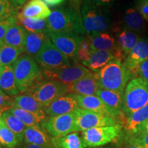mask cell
Returning <instances> with one entry per match:
<instances>
[{
  "mask_svg": "<svg viewBox=\"0 0 148 148\" xmlns=\"http://www.w3.org/2000/svg\"><path fill=\"white\" fill-rule=\"evenodd\" d=\"M95 75L99 88L123 92L129 81L134 78L132 72L119 59H114Z\"/></svg>",
  "mask_w": 148,
  "mask_h": 148,
  "instance_id": "cell-1",
  "label": "cell"
},
{
  "mask_svg": "<svg viewBox=\"0 0 148 148\" xmlns=\"http://www.w3.org/2000/svg\"><path fill=\"white\" fill-rule=\"evenodd\" d=\"M47 21L49 32H67L79 36L86 34L80 12L71 5L53 10Z\"/></svg>",
  "mask_w": 148,
  "mask_h": 148,
  "instance_id": "cell-2",
  "label": "cell"
},
{
  "mask_svg": "<svg viewBox=\"0 0 148 148\" xmlns=\"http://www.w3.org/2000/svg\"><path fill=\"white\" fill-rule=\"evenodd\" d=\"M81 15L85 32L88 36L104 32L112 26L110 12L104 7L85 0L82 5Z\"/></svg>",
  "mask_w": 148,
  "mask_h": 148,
  "instance_id": "cell-3",
  "label": "cell"
},
{
  "mask_svg": "<svg viewBox=\"0 0 148 148\" xmlns=\"http://www.w3.org/2000/svg\"><path fill=\"white\" fill-rule=\"evenodd\" d=\"M16 84L20 92H27L34 84L42 80V74L36 60L29 55L18 57L13 64Z\"/></svg>",
  "mask_w": 148,
  "mask_h": 148,
  "instance_id": "cell-4",
  "label": "cell"
},
{
  "mask_svg": "<svg viewBox=\"0 0 148 148\" xmlns=\"http://www.w3.org/2000/svg\"><path fill=\"white\" fill-rule=\"evenodd\" d=\"M148 104V82L140 77L129 81L124 90L123 112L126 116Z\"/></svg>",
  "mask_w": 148,
  "mask_h": 148,
  "instance_id": "cell-5",
  "label": "cell"
},
{
  "mask_svg": "<svg viewBox=\"0 0 148 148\" xmlns=\"http://www.w3.org/2000/svg\"><path fill=\"white\" fill-rule=\"evenodd\" d=\"M26 92L45 108L56 99L69 92V84L51 79L41 80L34 84Z\"/></svg>",
  "mask_w": 148,
  "mask_h": 148,
  "instance_id": "cell-6",
  "label": "cell"
},
{
  "mask_svg": "<svg viewBox=\"0 0 148 148\" xmlns=\"http://www.w3.org/2000/svg\"><path fill=\"white\" fill-rule=\"evenodd\" d=\"M35 60L45 69H59L71 66L69 58L58 50L49 38L35 55Z\"/></svg>",
  "mask_w": 148,
  "mask_h": 148,
  "instance_id": "cell-7",
  "label": "cell"
},
{
  "mask_svg": "<svg viewBox=\"0 0 148 148\" xmlns=\"http://www.w3.org/2000/svg\"><path fill=\"white\" fill-rule=\"evenodd\" d=\"M121 124L110 126H103L83 131L82 139L84 147H95L102 146L114 141L121 132Z\"/></svg>",
  "mask_w": 148,
  "mask_h": 148,
  "instance_id": "cell-8",
  "label": "cell"
},
{
  "mask_svg": "<svg viewBox=\"0 0 148 148\" xmlns=\"http://www.w3.org/2000/svg\"><path fill=\"white\" fill-rule=\"evenodd\" d=\"M42 127L54 138L62 137L71 133L79 131L75 112L50 116L42 122Z\"/></svg>",
  "mask_w": 148,
  "mask_h": 148,
  "instance_id": "cell-9",
  "label": "cell"
},
{
  "mask_svg": "<svg viewBox=\"0 0 148 148\" xmlns=\"http://www.w3.org/2000/svg\"><path fill=\"white\" fill-rule=\"evenodd\" d=\"M74 112L76 114L77 125L79 131H85L93 127L110 126L120 124L117 119L92 111L77 108Z\"/></svg>",
  "mask_w": 148,
  "mask_h": 148,
  "instance_id": "cell-10",
  "label": "cell"
},
{
  "mask_svg": "<svg viewBox=\"0 0 148 148\" xmlns=\"http://www.w3.org/2000/svg\"><path fill=\"white\" fill-rule=\"evenodd\" d=\"M92 73L93 72L87 67L79 64L63 69H45L42 71L43 76H45V78L59 81L66 84H71Z\"/></svg>",
  "mask_w": 148,
  "mask_h": 148,
  "instance_id": "cell-11",
  "label": "cell"
},
{
  "mask_svg": "<svg viewBox=\"0 0 148 148\" xmlns=\"http://www.w3.org/2000/svg\"><path fill=\"white\" fill-rule=\"evenodd\" d=\"M47 36L51 42L64 55L68 58L77 60L79 45L83 36L67 32H49Z\"/></svg>",
  "mask_w": 148,
  "mask_h": 148,
  "instance_id": "cell-12",
  "label": "cell"
},
{
  "mask_svg": "<svg viewBox=\"0 0 148 148\" xmlns=\"http://www.w3.org/2000/svg\"><path fill=\"white\" fill-rule=\"evenodd\" d=\"M76 97L79 108L111 116L117 119L119 122L123 121L124 118L125 114L123 111L110 108L97 95H76Z\"/></svg>",
  "mask_w": 148,
  "mask_h": 148,
  "instance_id": "cell-13",
  "label": "cell"
},
{
  "mask_svg": "<svg viewBox=\"0 0 148 148\" xmlns=\"http://www.w3.org/2000/svg\"><path fill=\"white\" fill-rule=\"evenodd\" d=\"M91 51L101 50L110 51L115 59L123 60V53L117 45L115 38L107 32H101L88 36Z\"/></svg>",
  "mask_w": 148,
  "mask_h": 148,
  "instance_id": "cell-14",
  "label": "cell"
},
{
  "mask_svg": "<svg viewBox=\"0 0 148 148\" xmlns=\"http://www.w3.org/2000/svg\"><path fill=\"white\" fill-rule=\"evenodd\" d=\"M77 108L78 104L76 94L70 92L61 96L45 107V112L48 116H55L74 112Z\"/></svg>",
  "mask_w": 148,
  "mask_h": 148,
  "instance_id": "cell-15",
  "label": "cell"
},
{
  "mask_svg": "<svg viewBox=\"0 0 148 148\" xmlns=\"http://www.w3.org/2000/svg\"><path fill=\"white\" fill-rule=\"evenodd\" d=\"M27 111L36 116L40 122L44 121L47 119L45 107L32 96L27 95H18L14 98V106Z\"/></svg>",
  "mask_w": 148,
  "mask_h": 148,
  "instance_id": "cell-16",
  "label": "cell"
},
{
  "mask_svg": "<svg viewBox=\"0 0 148 148\" xmlns=\"http://www.w3.org/2000/svg\"><path fill=\"white\" fill-rule=\"evenodd\" d=\"M147 59L148 39L140 38L126 56L124 64L134 74V71L137 66Z\"/></svg>",
  "mask_w": 148,
  "mask_h": 148,
  "instance_id": "cell-17",
  "label": "cell"
},
{
  "mask_svg": "<svg viewBox=\"0 0 148 148\" xmlns=\"http://www.w3.org/2000/svg\"><path fill=\"white\" fill-rule=\"evenodd\" d=\"M148 120V104L127 116L125 130L130 136L141 132Z\"/></svg>",
  "mask_w": 148,
  "mask_h": 148,
  "instance_id": "cell-18",
  "label": "cell"
},
{
  "mask_svg": "<svg viewBox=\"0 0 148 148\" xmlns=\"http://www.w3.org/2000/svg\"><path fill=\"white\" fill-rule=\"evenodd\" d=\"M97 79L95 73L79 79L69 84V92L81 95H95L99 89Z\"/></svg>",
  "mask_w": 148,
  "mask_h": 148,
  "instance_id": "cell-19",
  "label": "cell"
},
{
  "mask_svg": "<svg viewBox=\"0 0 148 148\" xmlns=\"http://www.w3.org/2000/svg\"><path fill=\"white\" fill-rule=\"evenodd\" d=\"M24 142L26 144L41 146L45 147H54L52 139L41 127H27L24 133Z\"/></svg>",
  "mask_w": 148,
  "mask_h": 148,
  "instance_id": "cell-20",
  "label": "cell"
},
{
  "mask_svg": "<svg viewBox=\"0 0 148 148\" xmlns=\"http://www.w3.org/2000/svg\"><path fill=\"white\" fill-rule=\"evenodd\" d=\"M51 13L50 9L42 0H29L24 5L19 14L23 17L45 19Z\"/></svg>",
  "mask_w": 148,
  "mask_h": 148,
  "instance_id": "cell-21",
  "label": "cell"
},
{
  "mask_svg": "<svg viewBox=\"0 0 148 148\" xmlns=\"http://www.w3.org/2000/svg\"><path fill=\"white\" fill-rule=\"evenodd\" d=\"M27 32L17 23H14L9 27L3 39V43L12 46L24 51Z\"/></svg>",
  "mask_w": 148,
  "mask_h": 148,
  "instance_id": "cell-22",
  "label": "cell"
},
{
  "mask_svg": "<svg viewBox=\"0 0 148 148\" xmlns=\"http://www.w3.org/2000/svg\"><path fill=\"white\" fill-rule=\"evenodd\" d=\"M0 89L10 97L18 95L20 92L16 84L12 65L3 66L0 75Z\"/></svg>",
  "mask_w": 148,
  "mask_h": 148,
  "instance_id": "cell-23",
  "label": "cell"
},
{
  "mask_svg": "<svg viewBox=\"0 0 148 148\" xmlns=\"http://www.w3.org/2000/svg\"><path fill=\"white\" fill-rule=\"evenodd\" d=\"M115 59L110 51L96 50L91 51L90 58L86 62H82L88 69L92 72H98L106 64Z\"/></svg>",
  "mask_w": 148,
  "mask_h": 148,
  "instance_id": "cell-24",
  "label": "cell"
},
{
  "mask_svg": "<svg viewBox=\"0 0 148 148\" xmlns=\"http://www.w3.org/2000/svg\"><path fill=\"white\" fill-rule=\"evenodd\" d=\"M105 104L114 110L123 111L124 105V92H119L99 88L96 95Z\"/></svg>",
  "mask_w": 148,
  "mask_h": 148,
  "instance_id": "cell-25",
  "label": "cell"
},
{
  "mask_svg": "<svg viewBox=\"0 0 148 148\" xmlns=\"http://www.w3.org/2000/svg\"><path fill=\"white\" fill-rule=\"evenodd\" d=\"M16 23L28 32H42L48 34L49 29L47 19L23 17L19 13L16 14Z\"/></svg>",
  "mask_w": 148,
  "mask_h": 148,
  "instance_id": "cell-26",
  "label": "cell"
},
{
  "mask_svg": "<svg viewBox=\"0 0 148 148\" xmlns=\"http://www.w3.org/2000/svg\"><path fill=\"white\" fill-rule=\"evenodd\" d=\"M123 20L127 29L138 34L145 30V19L135 8H130L125 10Z\"/></svg>",
  "mask_w": 148,
  "mask_h": 148,
  "instance_id": "cell-27",
  "label": "cell"
},
{
  "mask_svg": "<svg viewBox=\"0 0 148 148\" xmlns=\"http://www.w3.org/2000/svg\"><path fill=\"white\" fill-rule=\"evenodd\" d=\"M140 39L138 33L125 29L117 34V45L125 56H127L136 42Z\"/></svg>",
  "mask_w": 148,
  "mask_h": 148,
  "instance_id": "cell-28",
  "label": "cell"
},
{
  "mask_svg": "<svg viewBox=\"0 0 148 148\" xmlns=\"http://www.w3.org/2000/svg\"><path fill=\"white\" fill-rule=\"evenodd\" d=\"M49 38L47 34L42 32H27L24 52L27 55H36L45 40Z\"/></svg>",
  "mask_w": 148,
  "mask_h": 148,
  "instance_id": "cell-29",
  "label": "cell"
},
{
  "mask_svg": "<svg viewBox=\"0 0 148 148\" xmlns=\"http://www.w3.org/2000/svg\"><path fill=\"white\" fill-rule=\"evenodd\" d=\"M1 118L9 128L17 136L19 142L24 138V133L26 129V126L21 120L14 115L8 109L3 110Z\"/></svg>",
  "mask_w": 148,
  "mask_h": 148,
  "instance_id": "cell-30",
  "label": "cell"
},
{
  "mask_svg": "<svg viewBox=\"0 0 148 148\" xmlns=\"http://www.w3.org/2000/svg\"><path fill=\"white\" fill-rule=\"evenodd\" d=\"M55 148H84L82 139L77 132H73L62 137L52 139Z\"/></svg>",
  "mask_w": 148,
  "mask_h": 148,
  "instance_id": "cell-31",
  "label": "cell"
},
{
  "mask_svg": "<svg viewBox=\"0 0 148 148\" xmlns=\"http://www.w3.org/2000/svg\"><path fill=\"white\" fill-rule=\"evenodd\" d=\"M24 52L21 49L3 43L0 45V62L3 66L12 65L17 60L18 56Z\"/></svg>",
  "mask_w": 148,
  "mask_h": 148,
  "instance_id": "cell-32",
  "label": "cell"
},
{
  "mask_svg": "<svg viewBox=\"0 0 148 148\" xmlns=\"http://www.w3.org/2000/svg\"><path fill=\"white\" fill-rule=\"evenodd\" d=\"M0 143L5 148H14L19 143L17 136L7 126L2 118L0 123Z\"/></svg>",
  "mask_w": 148,
  "mask_h": 148,
  "instance_id": "cell-33",
  "label": "cell"
},
{
  "mask_svg": "<svg viewBox=\"0 0 148 148\" xmlns=\"http://www.w3.org/2000/svg\"><path fill=\"white\" fill-rule=\"evenodd\" d=\"M9 110L12 112L14 115L18 117L21 121L23 122L26 127H40V122L38 119L30 112L23 110V109L16 108L12 106V108H9Z\"/></svg>",
  "mask_w": 148,
  "mask_h": 148,
  "instance_id": "cell-34",
  "label": "cell"
},
{
  "mask_svg": "<svg viewBox=\"0 0 148 148\" xmlns=\"http://www.w3.org/2000/svg\"><path fill=\"white\" fill-rule=\"evenodd\" d=\"M18 8L12 0H0V22L16 16Z\"/></svg>",
  "mask_w": 148,
  "mask_h": 148,
  "instance_id": "cell-35",
  "label": "cell"
},
{
  "mask_svg": "<svg viewBox=\"0 0 148 148\" xmlns=\"http://www.w3.org/2000/svg\"><path fill=\"white\" fill-rule=\"evenodd\" d=\"M90 54H91V49H90V40L88 37L87 38L83 37L79 45L77 59L81 60L82 62H86L90 58Z\"/></svg>",
  "mask_w": 148,
  "mask_h": 148,
  "instance_id": "cell-36",
  "label": "cell"
},
{
  "mask_svg": "<svg viewBox=\"0 0 148 148\" xmlns=\"http://www.w3.org/2000/svg\"><path fill=\"white\" fill-rule=\"evenodd\" d=\"M129 143H134L143 146L145 148H148V133L144 131L132 135L130 137Z\"/></svg>",
  "mask_w": 148,
  "mask_h": 148,
  "instance_id": "cell-37",
  "label": "cell"
},
{
  "mask_svg": "<svg viewBox=\"0 0 148 148\" xmlns=\"http://www.w3.org/2000/svg\"><path fill=\"white\" fill-rule=\"evenodd\" d=\"M16 22H17L16 15L5 20V21L0 22V45H1L3 42V39H4L5 34H6L9 27L13 24L16 23Z\"/></svg>",
  "mask_w": 148,
  "mask_h": 148,
  "instance_id": "cell-38",
  "label": "cell"
},
{
  "mask_svg": "<svg viewBox=\"0 0 148 148\" xmlns=\"http://www.w3.org/2000/svg\"><path fill=\"white\" fill-rule=\"evenodd\" d=\"M135 77H140L148 82V59L140 63L134 71Z\"/></svg>",
  "mask_w": 148,
  "mask_h": 148,
  "instance_id": "cell-39",
  "label": "cell"
},
{
  "mask_svg": "<svg viewBox=\"0 0 148 148\" xmlns=\"http://www.w3.org/2000/svg\"><path fill=\"white\" fill-rule=\"evenodd\" d=\"M135 8L148 23V0H134Z\"/></svg>",
  "mask_w": 148,
  "mask_h": 148,
  "instance_id": "cell-40",
  "label": "cell"
},
{
  "mask_svg": "<svg viewBox=\"0 0 148 148\" xmlns=\"http://www.w3.org/2000/svg\"><path fill=\"white\" fill-rule=\"evenodd\" d=\"M14 106V99L7 95L0 89V108L7 110Z\"/></svg>",
  "mask_w": 148,
  "mask_h": 148,
  "instance_id": "cell-41",
  "label": "cell"
},
{
  "mask_svg": "<svg viewBox=\"0 0 148 148\" xmlns=\"http://www.w3.org/2000/svg\"><path fill=\"white\" fill-rule=\"evenodd\" d=\"M91 1L99 6L106 7L112 5L116 0H91Z\"/></svg>",
  "mask_w": 148,
  "mask_h": 148,
  "instance_id": "cell-42",
  "label": "cell"
},
{
  "mask_svg": "<svg viewBox=\"0 0 148 148\" xmlns=\"http://www.w3.org/2000/svg\"><path fill=\"white\" fill-rule=\"evenodd\" d=\"M42 1L49 6H56V5L62 4L65 0H42Z\"/></svg>",
  "mask_w": 148,
  "mask_h": 148,
  "instance_id": "cell-43",
  "label": "cell"
},
{
  "mask_svg": "<svg viewBox=\"0 0 148 148\" xmlns=\"http://www.w3.org/2000/svg\"><path fill=\"white\" fill-rule=\"evenodd\" d=\"M84 1L85 0H71L72 5H73V7L75 10L78 11V12H80L79 8H80V6L82 5Z\"/></svg>",
  "mask_w": 148,
  "mask_h": 148,
  "instance_id": "cell-44",
  "label": "cell"
},
{
  "mask_svg": "<svg viewBox=\"0 0 148 148\" xmlns=\"http://www.w3.org/2000/svg\"><path fill=\"white\" fill-rule=\"evenodd\" d=\"M22 148H55V147H41V146L31 145V144H26L25 143Z\"/></svg>",
  "mask_w": 148,
  "mask_h": 148,
  "instance_id": "cell-45",
  "label": "cell"
},
{
  "mask_svg": "<svg viewBox=\"0 0 148 148\" xmlns=\"http://www.w3.org/2000/svg\"><path fill=\"white\" fill-rule=\"evenodd\" d=\"M12 1L15 3L17 6L20 7L22 5H23L27 1H28V0H12Z\"/></svg>",
  "mask_w": 148,
  "mask_h": 148,
  "instance_id": "cell-46",
  "label": "cell"
},
{
  "mask_svg": "<svg viewBox=\"0 0 148 148\" xmlns=\"http://www.w3.org/2000/svg\"><path fill=\"white\" fill-rule=\"evenodd\" d=\"M126 148H145L143 146L134 143H129V145Z\"/></svg>",
  "mask_w": 148,
  "mask_h": 148,
  "instance_id": "cell-47",
  "label": "cell"
},
{
  "mask_svg": "<svg viewBox=\"0 0 148 148\" xmlns=\"http://www.w3.org/2000/svg\"><path fill=\"white\" fill-rule=\"evenodd\" d=\"M142 131H144V132H146L148 133V120H147V121L146 122V123L145 124V126H144L143 130Z\"/></svg>",
  "mask_w": 148,
  "mask_h": 148,
  "instance_id": "cell-48",
  "label": "cell"
},
{
  "mask_svg": "<svg viewBox=\"0 0 148 148\" xmlns=\"http://www.w3.org/2000/svg\"><path fill=\"white\" fill-rule=\"evenodd\" d=\"M3 110H5L4 109L0 108V123H1V115H2V113H3Z\"/></svg>",
  "mask_w": 148,
  "mask_h": 148,
  "instance_id": "cell-49",
  "label": "cell"
},
{
  "mask_svg": "<svg viewBox=\"0 0 148 148\" xmlns=\"http://www.w3.org/2000/svg\"><path fill=\"white\" fill-rule=\"evenodd\" d=\"M3 66L1 65V62H0V75H1V72H2V71H3Z\"/></svg>",
  "mask_w": 148,
  "mask_h": 148,
  "instance_id": "cell-50",
  "label": "cell"
},
{
  "mask_svg": "<svg viewBox=\"0 0 148 148\" xmlns=\"http://www.w3.org/2000/svg\"><path fill=\"white\" fill-rule=\"evenodd\" d=\"M0 148H1V144L0 143Z\"/></svg>",
  "mask_w": 148,
  "mask_h": 148,
  "instance_id": "cell-51",
  "label": "cell"
}]
</instances>
